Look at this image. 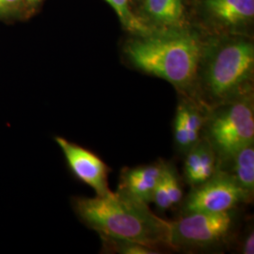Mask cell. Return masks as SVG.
<instances>
[{
  "instance_id": "obj_1",
  "label": "cell",
  "mask_w": 254,
  "mask_h": 254,
  "mask_svg": "<svg viewBox=\"0 0 254 254\" xmlns=\"http://www.w3.org/2000/svg\"><path fill=\"white\" fill-rule=\"evenodd\" d=\"M73 205L82 221L99 236L133 241L158 252L172 249L170 221L154 215L148 204L122 192L78 197L73 199Z\"/></svg>"
},
{
  "instance_id": "obj_2",
  "label": "cell",
  "mask_w": 254,
  "mask_h": 254,
  "mask_svg": "<svg viewBox=\"0 0 254 254\" xmlns=\"http://www.w3.org/2000/svg\"><path fill=\"white\" fill-rule=\"evenodd\" d=\"M203 46L183 29L151 32L127 44L125 52L138 70L170 82L182 96L194 98Z\"/></svg>"
},
{
  "instance_id": "obj_3",
  "label": "cell",
  "mask_w": 254,
  "mask_h": 254,
  "mask_svg": "<svg viewBox=\"0 0 254 254\" xmlns=\"http://www.w3.org/2000/svg\"><path fill=\"white\" fill-rule=\"evenodd\" d=\"M254 46L246 40H235L210 50L200 59L194 99L206 109L253 92Z\"/></svg>"
},
{
  "instance_id": "obj_4",
  "label": "cell",
  "mask_w": 254,
  "mask_h": 254,
  "mask_svg": "<svg viewBox=\"0 0 254 254\" xmlns=\"http://www.w3.org/2000/svg\"><path fill=\"white\" fill-rule=\"evenodd\" d=\"M201 137L212 146L218 161L254 142V93L209 109Z\"/></svg>"
},
{
  "instance_id": "obj_5",
  "label": "cell",
  "mask_w": 254,
  "mask_h": 254,
  "mask_svg": "<svg viewBox=\"0 0 254 254\" xmlns=\"http://www.w3.org/2000/svg\"><path fill=\"white\" fill-rule=\"evenodd\" d=\"M236 209L221 213H189L170 221L171 248L208 250L224 243L236 225Z\"/></svg>"
},
{
  "instance_id": "obj_6",
  "label": "cell",
  "mask_w": 254,
  "mask_h": 254,
  "mask_svg": "<svg viewBox=\"0 0 254 254\" xmlns=\"http://www.w3.org/2000/svg\"><path fill=\"white\" fill-rule=\"evenodd\" d=\"M182 200V214L221 213L246 203L243 193L235 181L220 171L207 181L191 188Z\"/></svg>"
},
{
  "instance_id": "obj_7",
  "label": "cell",
  "mask_w": 254,
  "mask_h": 254,
  "mask_svg": "<svg viewBox=\"0 0 254 254\" xmlns=\"http://www.w3.org/2000/svg\"><path fill=\"white\" fill-rule=\"evenodd\" d=\"M55 140L62 149L66 162L73 175L95 191L96 196L112 193L109 186V167L97 154L62 136Z\"/></svg>"
},
{
  "instance_id": "obj_8",
  "label": "cell",
  "mask_w": 254,
  "mask_h": 254,
  "mask_svg": "<svg viewBox=\"0 0 254 254\" xmlns=\"http://www.w3.org/2000/svg\"><path fill=\"white\" fill-rule=\"evenodd\" d=\"M166 162L160 159L154 163L123 169L120 173L117 191L146 204L152 203L155 188L161 178Z\"/></svg>"
},
{
  "instance_id": "obj_9",
  "label": "cell",
  "mask_w": 254,
  "mask_h": 254,
  "mask_svg": "<svg viewBox=\"0 0 254 254\" xmlns=\"http://www.w3.org/2000/svg\"><path fill=\"white\" fill-rule=\"evenodd\" d=\"M218 171L229 175L243 193L246 203L254 196V142L218 161Z\"/></svg>"
},
{
  "instance_id": "obj_10",
  "label": "cell",
  "mask_w": 254,
  "mask_h": 254,
  "mask_svg": "<svg viewBox=\"0 0 254 254\" xmlns=\"http://www.w3.org/2000/svg\"><path fill=\"white\" fill-rule=\"evenodd\" d=\"M184 156V179L190 188L207 181L218 173V155L203 137Z\"/></svg>"
},
{
  "instance_id": "obj_11",
  "label": "cell",
  "mask_w": 254,
  "mask_h": 254,
  "mask_svg": "<svg viewBox=\"0 0 254 254\" xmlns=\"http://www.w3.org/2000/svg\"><path fill=\"white\" fill-rule=\"evenodd\" d=\"M183 194L179 173L173 163L166 162L161 178L155 188L152 203L158 210L166 211L180 203L184 199Z\"/></svg>"
},
{
  "instance_id": "obj_12",
  "label": "cell",
  "mask_w": 254,
  "mask_h": 254,
  "mask_svg": "<svg viewBox=\"0 0 254 254\" xmlns=\"http://www.w3.org/2000/svg\"><path fill=\"white\" fill-rule=\"evenodd\" d=\"M205 5L216 18L234 26L254 15V0H206Z\"/></svg>"
},
{
  "instance_id": "obj_13",
  "label": "cell",
  "mask_w": 254,
  "mask_h": 254,
  "mask_svg": "<svg viewBox=\"0 0 254 254\" xmlns=\"http://www.w3.org/2000/svg\"><path fill=\"white\" fill-rule=\"evenodd\" d=\"M147 14L156 23L176 27L184 18L183 0H145Z\"/></svg>"
},
{
  "instance_id": "obj_14",
  "label": "cell",
  "mask_w": 254,
  "mask_h": 254,
  "mask_svg": "<svg viewBox=\"0 0 254 254\" xmlns=\"http://www.w3.org/2000/svg\"><path fill=\"white\" fill-rule=\"evenodd\" d=\"M103 250L109 254H157L160 252L150 247L109 236H100Z\"/></svg>"
},
{
  "instance_id": "obj_15",
  "label": "cell",
  "mask_w": 254,
  "mask_h": 254,
  "mask_svg": "<svg viewBox=\"0 0 254 254\" xmlns=\"http://www.w3.org/2000/svg\"><path fill=\"white\" fill-rule=\"evenodd\" d=\"M107 3L113 8L118 14L119 18L125 27H127L131 31H135L139 35H146L152 31L143 25L129 9V0H105Z\"/></svg>"
},
{
  "instance_id": "obj_16",
  "label": "cell",
  "mask_w": 254,
  "mask_h": 254,
  "mask_svg": "<svg viewBox=\"0 0 254 254\" xmlns=\"http://www.w3.org/2000/svg\"><path fill=\"white\" fill-rule=\"evenodd\" d=\"M173 138L176 150L180 154L184 155L190 149L191 144L189 137L188 127L186 125L183 109L179 104L177 105V109L173 120Z\"/></svg>"
},
{
  "instance_id": "obj_17",
  "label": "cell",
  "mask_w": 254,
  "mask_h": 254,
  "mask_svg": "<svg viewBox=\"0 0 254 254\" xmlns=\"http://www.w3.org/2000/svg\"><path fill=\"white\" fill-rule=\"evenodd\" d=\"M240 251L241 254H254V229H249V231L243 236V239L240 243Z\"/></svg>"
},
{
  "instance_id": "obj_18",
  "label": "cell",
  "mask_w": 254,
  "mask_h": 254,
  "mask_svg": "<svg viewBox=\"0 0 254 254\" xmlns=\"http://www.w3.org/2000/svg\"><path fill=\"white\" fill-rule=\"evenodd\" d=\"M21 0H0V11L8 10L16 7Z\"/></svg>"
},
{
  "instance_id": "obj_19",
  "label": "cell",
  "mask_w": 254,
  "mask_h": 254,
  "mask_svg": "<svg viewBox=\"0 0 254 254\" xmlns=\"http://www.w3.org/2000/svg\"><path fill=\"white\" fill-rule=\"evenodd\" d=\"M28 2H30V3H35V2H38V1H40V0H27Z\"/></svg>"
}]
</instances>
